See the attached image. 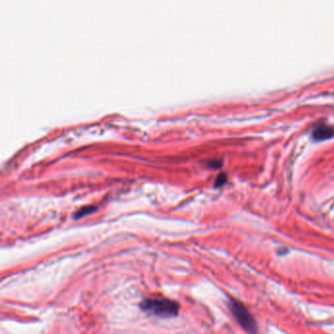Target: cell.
Here are the masks:
<instances>
[{
  "label": "cell",
  "mask_w": 334,
  "mask_h": 334,
  "mask_svg": "<svg viewBox=\"0 0 334 334\" xmlns=\"http://www.w3.org/2000/svg\"><path fill=\"white\" fill-rule=\"evenodd\" d=\"M140 308L143 312L159 318H173L180 311V306L177 302L163 297L144 299L140 303Z\"/></svg>",
  "instance_id": "1"
},
{
  "label": "cell",
  "mask_w": 334,
  "mask_h": 334,
  "mask_svg": "<svg viewBox=\"0 0 334 334\" xmlns=\"http://www.w3.org/2000/svg\"><path fill=\"white\" fill-rule=\"evenodd\" d=\"M229 306L232 315L234 316L240 326L250 334H256L258 331L257 321L247 310V308L237 300H231Z\"/></svg>",
  "instance_id": "2"
},
{
  "label": "cell",
  "mask_w": 334,
  "mask_h": 334,
  "mask_svg": "<svg viewBox=\"0 0 334 334\" xmlns=\"http://www.w3.org/2000/svg\"><path fill=\"white\" fill-rule=\"evenodd\" d=\"M334 135V128H332L331 126H328V124H320V126H318L315 128V130L313 131V137L316 139H325L328 138L330 137H332Z\"/></svg>",
  "instance_id": "3"
},
{
  "label": "cell",
  "mask_w": 334,
  "mask_h": 334,
  "mask_svg": "<svg viewBox=\"0 0 334 334\" xmlns=\"http://www.w3.org/2000/svg\"><path fill=\"white\" fill-rule=\"evenodd\" d=\"M94 210H95V207H93V206H88V207H85V208L80 209V210H78V211L76 213L75 218H76V219H77V218H81V217H83V216L89 215V214H91V213L94 212Z\"/></svg>",
  "instance_id": "4"
}]
</instances>
